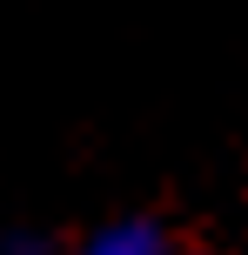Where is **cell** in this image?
Instances as JSON below:
<instances>
[{
    "label": "cell",
    "mask_w": 248,
    "mask_h": 255,
    "mask_svg": "<svg viewBox=\"0 0 248 255\" xmlns=\"http://www.w3.org/2000/svg\"><path fill=\"white\" fill-rule=\"evenodd\" d=\"M87 255H148V235H134V229L128 235H107V242H94Z\"/></svg>",
    "instance_id": "1"
}]
</instances>
